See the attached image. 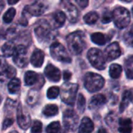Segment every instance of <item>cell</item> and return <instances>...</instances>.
<instances>
[{"label": "cell", "mask_w": 133, "mask_h": 133, "mask_svg": "<svg viewBox=\"0 0 133 133\" xmlns=\"http://www.w3.org/2000/svg\"><path fill=\"white\" fill-rule=\"evenodd\" d=\"M66 43L70 52L74 55L81 54L85 48L84 34L81 31H75L66 37Z\"/></svg>", "instance_id": "obj_1"}, {"label": "cell", "mask_w": 133, "mask_h": 133, "mask_svg": "<svg viewBox=\"0 0 133 133\" xmlns=\"http://www.w3.org/2000/svg\"><path fill=\"white\" fill-rule=\"evenodd\" d=\"M105 84L104 78L96 73L89 72L84 77L85 88L90 92H96L99 91Z\"/></svg>", "instance_id": "obj_2"}, {"label": "cell", "mask_w": 133, "mask_h": 133, "mask_svg": "<svg viewBox=\"0 0 133 133\" xmlns=\"http://www.w3.org/2000/svg\"><path fill=\"white\" fill-rule=\"evenodd\" d=\"M78 85L75 83L66 82L62 85L60 89L61 100L68 105L73 106L76 100Z\"/></svg>", "instance_id": "obj_3"}, {"label": "cell", "mask_w": 133, "mask_h": 133, "mask_svg": "<svg viewBox=\"0 0 133 133\" xmlns=\"http://www.w3.org/2000/svg\"><path fill=\"white\" fill-rule=\"evenodd\" d=\"M113 20L115 25L120 28L123 29L128 26L131 21V16L129 11L124 7H117L112 12Z\"/></svg>", "instance_id": "obj_4"}, {"label": "cell", "mask_w": 133, "mask_h": 133, "mask_svg": "<svg viewBox=\"0 0 133 133\" xmlns=\"http://www.w3.org/2000/svg\"><path fill=\"white\" fill-rule=\"evenodd\" d=\"M87 57L93 68L98 70H104L106 68V57L102 51L96 48H92L87 53Z\"/></svg>", "instance_id": "obj_5"}, {"label": "cell", "mask_w": 133, "mask_h": 133, "mask_svg": "<svg viewBox=\"0 0 133 133\" xmlns=\"http://www.w3.org/2000/svg\"><path fill=\"white\" fill-rule=\"evenodd\" d=\"M49 50H50V54L54 59L62 63L71 62V58L69 53L66 50L65 47L59 42L52 43L50 45Z\"/></svg>", "instance_id": "obj_6"}, {"label": "cell", "mask_w": 133, "mask_h": 133, "mask_svg": "<svg viewBox=\"0 0 133 133\" xmlns=\"http://www.w3.org/2000/svg\"><path fill=\"white\" fill-rule=\"evenodd\" d=\"M63 121L66 129L75 131L78 126L79 118L73 110H66L63 114Z\"/></svg>", "instance_id": "obj_7"}, {"label": "cell", "mask_w": 133, "mask_h": 133, "mask_svg": "<svg viewBox=\"0 0 133 133\" xmlns=\"http://www.w3.org/2000/svg\"><path fill=\"white\" fill-rule=\"evenodd\" d=\"M13 59L15 64L19 68H25L28 63V50L23 45H19L16 48V51L13 56Z\"/></svg>", "instance_id": "obj_8"}, {"label": "cell", "mask_w": 133, "mask_h": 133, "mask_svg": "<svg viewBox=\"0 0 133 133\" xmlns=\"http://www.w3.org/2000/svg\"><path fill=\"white\" fill-rule=\"evenodd\" d=\"M51 33V28L45 21H40L35 28V34L38 40L41 42L47 40Z\"/></svg>", "instance_id": "obj_9"}, {"label": "cell", "mask_w": 133, "mask_h": 133, "mask_svg": "<svg viewBox=\"0 0 133 133\" xmlns=\"http://www.w3.org/2000/svg\"><path fill=\"white\" fill-rule=\"evenodd\" d=\"M17 120L18 125L21 128L26 130L28 129L31 123V117L28 113H24L21 105L18 106L17 110Z\"/></svg>", "instance_id": "obj_10"}, {"label": "cell", "mask_w": 133, "mask_h": 133, "mask_svg": "<svg viewBox=\"0 0 133 133\" xmlns=\"http://www.w3.org/2000/svg\"><path fill=\"white\" fill-rule=\"evenodd\" d=\"M121 54L120 46L117 42H113L110 44L105 49L104 55L107 61H112L117 59Z\"/></svg>", "instance_id": "obj_11"}, {"label": "cell", "mask_w": 133, "mask_h": 133, "mask_svg": "<svg viewBox=\"0 0 133 133\" xmlns=\"http://www.w3.org/2000/svg\"><path fill=\"white\" fill-rule=\"evenodd\" d=\"M45 75L46 76V78L53 82H57L60 80L61 78V73L59 71V70L54 65L49 63L48 64L45 68Z\"/></svg>", "instance_id": "obj_12"}, {"label": "cell", "mask_w": 133, "mask_h": 133, "mask_svg": "<svg viewBox=\"0 0 133 133\" xmlns=\"http://www.w3.org/2000/svg\"><path fill=\"white\" fill-rule=\"evenodd\" d=\"M45 10H46V7H45V4L40 1H37L31 5L26 6L24 11H26L28 14H29L31 16L38 17V16L43 14V13L45 11Z\"/></svg>", "instance_id": "obj_13"}, {"label": "cell", "mask_w": 133, "mask_h": 133, "mask_svg": "<svg viewBox=\"0 0 133 133\" xmlns=\"http://www.w3.org/2000/svg\"><path fill=\"white\" fill-rule=\"evenodd\" d=\"M63 4H64V8L66 11V15H68L70 22L75 23L78 21L79 16L78 9L72 3L69 2H64Z\"/></svg>", "instance_id": "obj_14"}, {"label": "cell", "mask_w": 133, "mask_h": 133, "mask_svg": "<svg viewBox=\"0 0 133 133\" xmlns=\"http://www.w3.org/2000/svg\"><path fill=\"white\" fill-rule=\"evenodd\" d=\"M45 59V54L41 49H35L31 56V63L35 68H41L43 64Z\"/></svg>", "instance_id": "obj_15"}, {"label": "cell", "mask_w": 133, "mask_h": 133, "mask_svg": "<svg viewBox=\"0 0 133 133\" xmlns=\"http://www.w3.org/2000/svg\"><path fill=\"white\" fill-rule=\"evenodd\" d=\"M107 102V99L105 96L103 94H97L92 97L89 103V109L90 110H97L102 107Z\"/></svg>", "instance_id": "obj_16"}, {"label": "cell", "mask_w": 133, "mask_h": 133, "mask_svg": "<svg viewBox=\"0 0 133 133\" xmlns=\"http://www.w3.org/2000/svg\"><path fill=\"white\" fill-rule=\"evenodd\" d=\"M93 129L94 124L92 121L88 117L82 118L78 128V133H92Z\"/></svg>", "instance_id": "obj_17"}, {"label": "cell", "mask_w": 133, "mask_h": 133, "mask_svg": "<svg viewBox=\"0 0 133 133\" xmlns=\"http://www.w3.org/2000/svg\"><path fill=\"white\" fill-rule=\"evenodd\" d=\"M120 133H131L132 131V122L129 118H120L118 122Z\"/></svg>", "instance_id": "obj_18"}, {"label": "cell", "mask_w": 133, "mask_h": 133, "mask_svg": "<svg viewBox=\"0 0 133 133\" xmlns=\"http://www.w3.org/2000/svg\"><path fill=\"white\" fill-rule=\"evenodd\" d=\"M133 100V94L131 91L127 90L124 91L123 95H122V99H121V102L120 103V107H119V110L121 113H123L124 111V110L128 107V105L131 103V102Z\"/></svg>", "instance_id": "obj_19"}, {"label": "cell", "mask_w": 133, "mask_h": 133, "mask_svg": "<svg viewBox=\"0 0 133 133\" xmlns=\"http://www.w3.org/2000/svg\"><path fill=\"white\" fill-rule=\"evenodd\" d=\"M124 70L128 79H133V55L128 56L124 61Z\"/></svg>", "instance_id": "obj_20"}, {"label": "cell", "mask_w": 133, "mask_h": 133, "mask_svg": "<svg viewBox=\"0 0 133 133\" xmlns=\"http://www.w3.org/2000/svg\"><path fill=\"white\" fill-rule=\"evenodd\" d=\"M38 79V75L35 71H27L24 75V83L28 86L35 85Z\"/></svg>", "instance_id": "obj_21"}, {"label": "cell", "mask_w": 133, "mask_h": 133, "mask_svg": "<svg viewBox=\"0 0 133 133\" xmlns=\"http://www.w3.org/2000/svg\"><path fill=\"white\" fill-rule=\"evenodd\" d=\"M16 46L14 45V43L8 42L5 43L2 47V52L5 57H10L13 56L15 51H16Z\"/></svg>", "instance_id": "obj_22"}, {"label": "cell", "mask_w": 133, "mask_h": 133, "mask_svg": "<svg viewBox=\"0 0 133 133\" xmlns=\"http://www.w3.org/2000/svg\"><path fill=\"white\" fill-rule=\"evenodd\" d=\"M21 89V80L19 78H14L8 84V91L10 94H16Z\"/></svg>", "instance_id": "obj_23"}, {"label": "cell", "mask_w": 133, "mask_h": 133, "mask_svg": "<svg viewBox=\"0 0 133 133\" xmlns=\"http://www.w3.org/2000/svg\"><path fill=\"white\" fill-rule=\"evenodd\" d=\"M122 73V66H120L117 63H113L110 65V68H109V75L110 76L114 78H118Z\"/></svg>", "instance_id": "obj_24"}, {"label": "cell", "mask_w": 133, "mask_h": 133, "mask_svg": "<svg viewBox=\"0 0 133 133\" xmlns=\"http://www.w3.org/2000/svg\"><path fill=\"white\" fill-rule=\"evenodd\" d=\"M91 40L92 41V42H94L95 44L99 45H105L106 42H107L106 35L100 33V32H96V33L92 34Z\"/></svg>", "instance_id": "obj_25"}, {"label": "cell", "mask_w": 133, "mask_h": 133, "mask_svg": "<svg viewBox=\"0 0 133 133\" xmlns=\"http://www.w3.org/2000/svg\"><path fill=\"white\" fill-rule=\"evenodd\" d=\"M59 112V108L55 104H48L46 105L42 110V113L46 117H53L56 115Z\"/></svg>", "instance_id": "obj_26"}, {"label": "cell", "mask_w": 133, "mask_h": 133, "mask_svg": "<svg viewBox=\"0 0 133 133\" xmlns=\"http://www.w3.org/2000/svg\"><path fill=\"white\" fill-rule=\"evenodd\" d=\"M105 121H106L107 124H108V126L110 127L111 128H115L117 126V124H118V122H119V119L117 118V114L114 112L109 113L107 115Z\"/></svg>", "instance_id": "obj_27"}, {"label": "cell", "mask_w": 133, "mask_h": 133, "mask_svg": "<svg viewBox=\"0 0 133 133\" xmlns=\"http://www.w3.org/2000/svg\"><path fill=\"white\" fill-rule=\"evenodd\" d=\"M98 19H99V15L96 12L94 11H91L84 16V21L89 25L95 24L97 22Z\"/></svg>", "instance_id": "obj_28"}, {"label": "cell", "mask_w": 133, "mask_h": 133, "mask_svg": "<svg viewBox=\"0 0 133 133\" xmlns=\"http://www.w3.org/2000/svg\"><path fill=\"white\" fill-rule=\"evenodd\" d=\"M38 96H39V94H38V92L35 89H31L28 94V96H27V103L31 105V106H33L35 105L38 99Z\"/></svg>", "instance_id": "obj_29"}, {"label": "cell", "mask_w": 133, "mask_h": 133, "mask_svg": "<svg viewBox=\"0 0 133 133\" xmlns=\"http://www.w3.org/2000/svg\"><path fill=\"white\" fill-rule=\"evenodd\" d=\"M66 14L62 11H57L53 15V19L58 27H61L64 24L66 21Z\"/></svg>", "instance_id": "obj_30"}, {"label": "cell", "mask_w": 133, "mask_h": 133, "mask_svg": "<svg viewBox=\"0 0 133 133\" xmlns=\"http://www.w3.org/2000/svg\"><path fill=\"white\" fill-rule=\"evenodd\" d=\"M15 15H16V10L14 8H10L3 15V21L6 24L12 22Z\"/></svg>", "instance_id": "obj_31"}, {"label": "cell", "mask_w": 133, "mask_h": 133, "mask_svg": "<svg viewBox=\"0 0 133 133\" xmlns=\"http://www.w3.org/2000/svg\"><path fill=\"white\" fill-rule=\"evenodd\" d=\"M60 130V124L59 121H53L46 127V133H58Z\"/></svg>", "instance_id": "obj_32"}, {"label": "cell", "mask_w": 133, "mask_h": 133, "mask_svg": "<svg viewBox=\"0 0 133 133\" xmlns=\"http://www.w3.org/2000/svg\"><path fill=\"white\" fill-rule=\"evenodd\" d=\"M60 94V89L59 87L52 86L50 87L47 91V97L50 99H54Z\"/></svg>", "instance_id": "obj_33"}, {"label": "cell", "mask_w": 133, "mask_h": 133, "mask_svg": "<svg viewBox=\"0 0 133 133\" xmlns=\"http://www.w3.org/2000/svg\"><path fill=\"white\" fill-rule=\"evenodd\" d=\"M77 107L78 110L81 112L83 113L85 108V99L82 94H79L78 97V101H77Z\"/></svg>", "instance_id": "obj_34"}, {"label": "cell", "mask_w": 133, "mask_h": 133, "mask_svg": "<svg viewBox=\"0 0 133 133\" xmlns=\"http://www.w3.org/2000/svg\"><path fill=\"white\" fill-rule=\"evenodd\" d=\"M31 133H42V124L40 121H35L31 126Z\"/></svg>", "instance_id": "obj_35"}, {"label": "cell", "mask_w": 133, "mask_h": 133, "mask_svg": "<svg viewBox=\"0 0 133 133\" xmlns=\"http://www.w3.org/2000/svg\"><path fill=\"white\" fill-rule=\"evenodd\" d=\"M8 64L6 59L3 56H0V75L6 74V71L8 68Z\"/></svg>", "instance_id": "obj_36"}, {"label": "cell", "mask_w": 133, "mask_h": 133, "mask_svg": "<svg viewBox=\"0 0 133 133\" xmlns=\"http://www.w3.org/2000/svg\"><path fill=\"white\" fill-rule=\"evenodd\" d=\"M124 42L130 47H133V31H128L124 35Z\"/></svg>", "instance_id": "obj_37"}, {"label": "cell", "mask_w": 133, "mask_h": 133, "mask_svg": "<svg viewBox=\"0 0 133 133\" xmlns=\"http://www.w3.org/2000/svg\"><path fill=\"white\" fill-rule=\"evenodd\" d=\"M113 21V14L110 13L109 10H106L102 16V22L103 24L110 23Z\"/></svg>", "instance_id": "obj_38"}, {"label": "cell", "mask_w": 133, "mask_h": 133, "mask_svg": "<svg viewBox=\"0 0 133 133\" xmlns=\"http://www.w3.org/2000/svg\"><path fill=\"white\" fill-rule=\"evenodd\" d=\"M16 74H17V71H16V69L14 68L12 66H9L8 68L6 71V77L8 78H14L15 76H16Z\"/></svg>", "instance_id": "obj_39"}, {"label": "cell", "mask_w": 133, "mask_h": 133, "mask_svg": "<svg viewBox=\"0 0 133 133\" xmlns=\"http://www.w3.org/2000/svg\"><path fill=\"white\" fill-rule=\"evenodd\" d=\"M15 105H16V103L14 100L8 99L7 101H6V107H5L6 111V112H10V110L12 111V110L14 109V107H15Z\"/></svg>", "instance_id": "obj_40"}, {"label": "cell", "mask_w": 133, "mask_h": 133, "mask_svg": "<svg viewBox=\"0 0 133 133\" xmlns=\"http://www.w3.org/2000/svg\"><path fill=\"white\" fill-rule=\"evenodd\" d=\"M14 123V120L11 118H6L4 120L3 123V129L5 130L6 128H8L9 127H10Z\"/></svg>", "instance_id": "obj_41"}, {"label": "cell", "mask_w": 133, "mask_h": 133, "mask_svg": "<svg viewBox=\"0 0 133 133\" xmlns=\"http://www.w3.org/2000/svg\"><path fill=\"white\" fill-rule=\"evenodd\" d=\"M76 3L82 9H85L89 5V0H76Z\"/></svg>", "instance_id": "obj_42"}, {"label": "cell", "mask_w": 133, "mask_h": 133, "mask_svg": "<svg viewBox=\"0 0 133 133\" xmlns=\"http://www.w3.org/2000/svg\"><path fill=\"white\" fill-rule=\"evenodd\" d=\"M71 77V73H70L69 71H64L63 73V79L66 81V82H68Z\"/></svg>", "instance_id": "obj_43"}, {"label": "cell", "mask_w": 133, "mask_h": 133, "mask_svg": "<svg viewBox=\"0 0 133 133\" xmlns=\"http://www.w3.org/2000/svg\"><path fill=\"white\" fill-rule=\"evenodd\" d=\"M7 1H8V3L10 5H14L16 3H17L20 0H7Z\"/></svg>", "instance_id": "obj_44"}, {"label": "cell", "mask_w": 133, "mask_h": 133, "mask_svg": "<svg viewBox=\"0 0 133 133\" xmlns=\"http://www.w3.org/2000/svg\"><path fill=\"white\" fill-rule=\"evenodd\" d=\"M98 133H108V132H107V131L104 128H100L98 130Z\"/></svg>", "instance_id": "obj_45"}, {"label": "cell", "mask_w": 133, "mask_h": 133, "mask_svg": "<svg viewBox=\"0 0 133 133\" xmlns=\"http://www.w3.org/2000/svg\"><path fill=\"white\" fill-rule=\"evenodd\" d=\"M122 2H127V3H130L131 0H121Z\"/></svg>", "instance_id": "obj_46"}, {"label": "cell", "mask_w": 133, "mask_h": 133, "mask_svg": "<svg viewBox=\"0 0 133 133\" xmlns=\"http://www.w3.org/2000/svg\"><path fill=\"white\" fill-rule=\"evenodd\" d=\"M10 133H19V132L17 131H10Z\"/></svg>", "instance_id": "obj_47"}, {"label": "cell", "mask_w": 133, "mask_h": 133, "mask_svg": "<svg viewBox=\"0 0 133 133\" xmlns=\"http://www.w3.org/2000/svg\"><path fill=\"white\" fill-rule=\"evenodd\" d=\"M2 100H3V99H2V96H0V103H1Z\"/></svg>", "instance_id": "obj_48"}, {"label": "cell", "mask_w": 133, "mask_h": 133, "mask_svg": "<svg viewBox=\"0 0 133 133\" xmlns=\"http://www.w3.org/2000/svg\"><path fill=\"white\" fill-rule=\"evenodd\" d=\"M97 2H99V4L101 3V1H103V0H96Z\"/></svg>", "instance_id": "obj_49"}, {"label": "cell", "mask_w": 133, "mask_h": 133, "mask_svg": "<svg viewBox=\"0 0 133 133\" xmlns=\"http://www.w3.org/2000/svg\"><path fill=\"white\" fill-rule=\"evenodd\" d=\"M131 12H132V15H133V7H132V9H131Z\"/></svg>", "instance_id": "obj_50"}]
</instances>
